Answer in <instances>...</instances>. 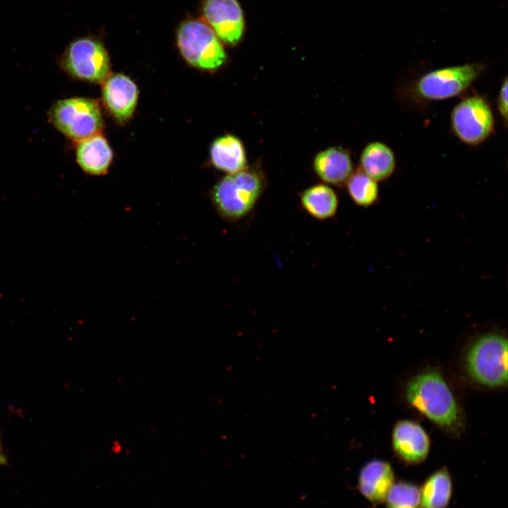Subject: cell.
<instances>
[{
	"instance_id": "1",
	"label": "cell",
	"mask_w": 508,
	"mask_h": 508,
	"mask_svg": "<svg viewBox=\"0 0 508 508\" xmlns=\"http://www.w3.org/2000/svg\"><path fill=\"white\" fill-rule=\"evenodd\" d=\"M407 401L432 422L451 432L461 426L455 397L442 375L430 370L411 379L405 391Z\"/></svg>"
},
{
	"instance_id": "2",
	"label": "cell",
	"mask_w": 508,
	"mask_h": 508,
	"mask_svg": "<svg viewBox=\"0 0 508 508\" xmlns=\"http://www.w3.org/2000/svg\"><path fill=\"white\" fill-rule=\"evenodd\" d=\"M266 179L263 172L252 167L221 179L212 190L216 210L227 221L236 222L248 217L263 193Z\"/></svg>"
},
{
	"instance_id": "3",
	"label": "cell",
	"mask_w": 508,
	"mask_h": 508,
	"mask_svg": "<svg viewBox=\"0 0 508 508\" xmlns=\"http://www.w3.org/2000/svg\"><path fill=\"white\" fill-rule=\"evenodd\" d=\"M469 375L478 383L490 388L502 387L507 382V339L501 334L490 332L474 341L466 355Z\"/></svg>"
},
{
	"instance_id": "4",
	"label": "cell",
	"mask_w": 508,
	"mask_h": 508,
	"mask_svg": "<svg viewBox=\"0 0 508 508\" xmlns=\"http://www.w3.org/2000/svg\"><path fill=\"white\" fill-rule=\"evenodd\" d=\"M176 44L185 61L196 68L213 72L226 61L222 43L204 20L183 22L177 30Z\"/></svg>"
},
{
	"instance_id": "5",
	"label": "cell",
	"mask_w": 508,
	"mask_h": 508,
	"mask_svg": "<svg viewBox=\"0 0 508 508\" xmlns=\"http://www.w3.org/2000/svg\"><path fill=\"white\" fill-rule=\"evenodd\" d=\"M49 119L58 131L77 142L100 133L104 125L98 102L86 97L56 102L51 107Z\"/></svg>"
},
{
	"instance_id": "6",
	"label": "cell",
	"mask_w": 508,
	"mask_h": 508,
	"mask_svg": "<svg viewBox=\"0 0 508 508\" xmlns=\"http://www.w3.org/2000/svg\"><path fill=\"white\" fill-rule=\"evenodd\" d=\"M483 63H468L435 69L421 75L412 92L425 101H438L456 97L465 92L485 69Z\"/></svg>"
},
{
	"instance_id": "7",
	"label": "cell",
	"mask_w": 508,
	"mask_h": 508,
	"mask_svg": "<svg viewBox=\"0 0 508 508\" xmlns=\"http://www.w3.org/2000/svg\"><path fill=\"white\" fill-rule=\"evenodd\" d=\"M61 68L73 78L102 83L110 75V61L102 42L92 35L72 40L63 52Z\"/></svg>"
},
{
	"instance_id": "8",
	"label": "cell",
	"mask_w": 508,
	"mask_h": 508,
	"mask_svg": "<svg viewBox=\"0 0 508 508\" xmlns=\"http://www.w3.org/2000/svg\"><path fill=\"white\" fill-rule=\"evenodd\" d=\"M450 126L461 142L469 145L483 143L495 131V118L489 101L478 94L463 97L452 110Z\"/></svg>"
},
{
	"instance_id": "9",
	"label": "cell",
	"mask_w": 508,
	"mask_h": 508,
	"mask_svg": "<svg viewBox=\"0 0 508 508\" xmlns=\"http://www.w3.org/2000/svg\"><path fill=\"white\" fill-rule=\"evenodd\" d=\"M204 21L222 43L234 46L242 38L244 18L236 0H205L202 5Z\"/></svg>"
},
{
	"instance_id": "10",
	"label": "cell",
	"mask_w": 508,
	"mask_h": 508,
	"mask_svg": "<svg viewBox=\"0 0 508 508\" xmlns=\"http://www.w3.org/2000/svg\"><path fill=\"white\" fill-rule=\"evenodd\" d=\"M102 102L108 112L120 124L132 117L138 98L135 83L122 73L110 74L102 83Z\"/></svg>"
},
{
	"instance_id": "11",
	"label": "cell",
	"mask_w": 508,
	"mask_h": 508,
	"mask_svg": "<svg viewBox=\"0 0 508 508\" xmlns=\"http://www.w3.org/2000/svg\"><path fill=\"white\" fill-rule=\"evenodd\" d=\"M392 442L397 456L409 464L422 463L430 450V438L425 429L411 420L398 421L392 430Z\"/></svg>"
},
{
	"instance_id": "12",
	"label": "cell",
	"mask_w": 508,
	"mask_h": 508,
	"mask_svg": "<svg viewBox=\"0 0 508 508\" xmlns=\"http://www.w3.org/2000/svg\"><path fill=\"white\" fill-rule=\"evenodd\" d=\"M394 484V475L391 465L383 460L373 459L360 470L358 489L370 503L378 504L385 501Z\"/></svg>"
},
{
	"instance_id": "13",
	"label": "cell",
	"mask_w": 508,
	"mask_h": 508,
	"mask_svg": "<svg viewBox=\"0 0 508 508\" xmlns=\"http://www.w3.org/2000/svg\"><path fill=\"white\" fill-rule=\"evenodd\" d=\"M313 169L325 183L341 186L351 175L353 162L349 152L341 147H330L320 152L313 159Z\"/></svg>"
},
{
	"instance_id": "14",
	"label": "cell",
	"mask_w": 508,
	"mask_h": 508,
	"mask_svg": "<svg viewBox=\"0 0 508 508\" xmlns=\"http://www.w3.org/2000/svg\"><path fill=\"white\" fill-rule=\"evenodd\" d=\"M76 161L80 167L91 175L107 173L113 159L112 150L100 133L78 142Z\"/></svg>"
},
{
	"instance_id": "15",
	"label": "cell",
	"mask_w": 508,
	"mask_h": 508,
	"mask_svg": "<svg viewBox=\"0 0 508 508\" xmlns=\"http://www.w3.org/2000/svg\"><path fill=\"white\" fill-rule=\"evenodd\" d=\"M210 156L212 165L227 175L248 167L244 145L238 138L231 134L216 138L210 146Z\"/></svg>"
},
{
	"instance_id": "16",
	"label": "cell",
	"mask_w": 508,
	"mask_h": 508,
	"mask_svg": "<svg viewBox=\"0 0 508 508\" xmlns=\"http://www.w3.org/2000/svg\"><path fill=\"white\" fill-rule=\"evenodd\" d=\"M358 169L377 182L386 180L396 169L394 153L382 142H370L361 154Z\"/></svg>"
},
{
	"instance_id": "17",
	"label": "cell",
	"mask_w": 508,
	"mask_h": 508,
	"mask_svg": "<svg viewBox=\"0 0 508 508\" xmlns=\"http://www.w3.org/2000/svg\"><path fill=\"white\" fill-rule=\"evenodd\" d=\"M302 209L313 218L327 220L337 212L339 199L335 191L328 185L317 183L300 193Z\"/></svg>"
},
{
	"instance_id": "18",
	"label": "cell",
	"mask_w": 508,
	"mask_h": 508,
	"mask_svg": "<svg viewBox=\"0 0 508 508\" xmlns=\"http://www.w3.org/2000/svg\"><path fill=\"white\" fill-rule=\"evenodd\" d=\"M421 491V508H446L452 494V480L446 467L432 473Z\"/></svg>"
},
{
	"instance_id": "19",
	"label": "cell",
	"mask_w": 508,
	"mask_h": 508,
	"mask_svg": "<svg viewBox=\"0 0 508 508\" xmlns=\"http://www.w3.org/2000/svg\"><path fill=\"white\" fill-rule=\"evenodd\" d=\"M345 184L350 198L358 206H370L378 198L377 182L359 169L352 172Z\"/></svg>"
},
{
	"instance_id": "20",
	"label": "cell",
	"mask_w": 508,
	"mask_h": 508,
	"mask_svg": "<svg viewBox=\"0 0 508 508\" xmlns=\"http://www.w3.org/2000/svg\"><path fill=\"white\" fill-rule=\"evenodd\" d=\"M387 508H421V491L415 484L399 481L393 485L385 499Z\"/></svg>"
},
{
	"instance_id": "21",
	"label": "cell",
	"mask_w": 508,
	"mask_h": 508,
	"mask_svg": "<svg viewBox=\"0 0 508 508\" xmlns=\"http://www.w3.org/2000/svg\"><path fill=\"white\" fill-rule=\"evenodd\" d=\"M507 78L505 77L500 85L497 98V111L505 127L507 125Z\"/></svg>"
},
{
	"instance_id": "22",
	"label": "cell",
	"mask_w": 508,
	"mask_h": 508,
	"mask_svg": "<svg viewBox=\"0 0 508 508\" xmlns=\"http://www.w3.org/2000/svg\"><path fill=\"white\" fill-rule=\"evenodd\" d=\"M6 463V459L4 454H2L1 447H0V464H5Z\"/></svg>"
}]
</instances>
